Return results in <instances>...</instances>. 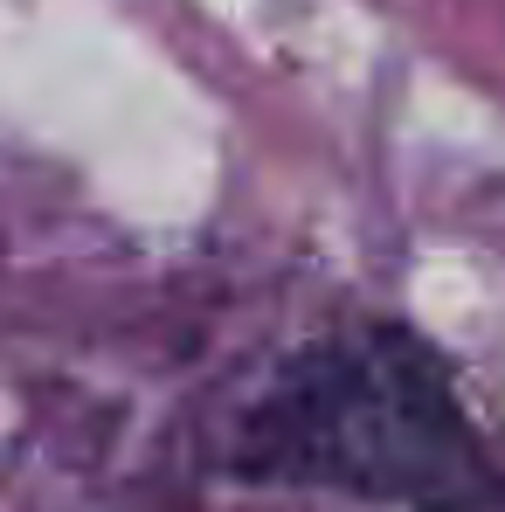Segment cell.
<instances>
[{
  "instance_id": "obj_1",
  "label": "cell",
  "mask_w": 505,
  "mask_h": 512,
  "mask_svg": "<svg viewBox=\"0 0 505 512\" xmlns=\"http://www.w3.org/2000/svg\"><path fill=\"white\" fill-rule=\"evenodd\" d=\"M236 471L409 512L505 506V478L464 423L443 360L402 326H360L291 353L243 416Z\"/></svg>"
}]
</instances>
